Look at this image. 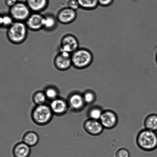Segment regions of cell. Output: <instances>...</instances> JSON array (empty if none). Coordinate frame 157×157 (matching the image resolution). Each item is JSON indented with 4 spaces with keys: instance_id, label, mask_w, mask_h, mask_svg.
<instances>
[{
    "instance_id": "cell-1",
    "label": "cell",
    "mask_w": 157,
    "mask_h": 157,
    "mask_svg": "<svg viewBox=\"0 0 157 157\" xmlns=\"http://www.w3.org/2000/svg\"><path fill=\"white\" fill-rule=\"evenodd\" d=\"M94 55L91 51L86 48H79L71 54L72 66L77 70H84L93 63Z\"/></svg>"
},
{
    "instance_id": "cell-2",
    "label": "cell",
    "mask_w": 157,
    "mask_h": 157,
    "mask_svg": "<svg viewBox=\"0 0 157 157\" xmlns=\"http://www.w3.org/2000/svg\"><path fill=\"white\" fill-rule=\"evenodd\" d=\"M136 143L138 147L144 151H153L157 148V133L148 129H142L137 135Z\"/></svg>"
},
{
    "instance_id": "cell-3",
    "label": "cell",
    "mask_w": 157,
    "mask_h": 157,
    "mask_svg": "<svg viewBox=\"0 0 157 157\" xmlns=\"http://www.w3.org/2000/svg\"><path fill=\"white\" fill-rule=\"evenodd\" d=\"M28 30L25 22L15 21L7 29V39L14 44H22L27 39Z\"/></svg>"
},
{
    "instance_id": "cell-4",
    "label": "cell",
    "mask_w": 157,
    "mask_h": 157,
    "mask_svg": "<svg viewBox=\"0 0 157 157\" xmlns=\"http://www.w3.org/2000/svg\"><path fill=\"white\" fill-rule=\"evenodd\" d=\"M53 113L49 106L44 104L38 105L32 112V118L36 124L44 125L52 120Z\"/></svg>"
},
{
    "instance_id": "cell-5",
    "label": "cell",
    "mask_w": 157,
    "mask_h": 157,
    "mask_svg": "<svg viewBox=\"0 0 157 157\" xmlns=\"http://www.w3.org/2000/svg\"><path fill=\"white\" fill-rule=\"evenodd\" d=\"M32 12L27 3L18 2L9 8V13L14 21L25 22Z\"/></svg>"
},
{
    "instance_id": "cell-6",
    "label": "cell",
    "mask_w": 157,
    "mask_h": 157,
    "mask_svg": "<svg viewBox=\"0 0 157 157\" xmlns=\"http://www.w3.org/2000/svg\"><path fill=\"white\" fill-rule=\"evenodd\" d=\"M79 48V43L77 38L71 34L64 35L60 41V51L67 52L71 54Z\"/></svg>"
},
{
    "instance_id": "cell-7",
    "label": "cell",
    "mask_w": 157,
    "mask_h": 157,
    "mask_svg": "<svg viewBox=\"0 0 157 157\" xmlns=\"http://www.w3.org/2000/svg\"><path fill=\"white\" fill-rule=\"evenodd\" d=\"M55 68L59 71H66L72 66L71 54L60 51L55 56L53 60Z\"/></svg>"
},
{
    "instance_id": "cell-8",
    "label": "cell",
    "mask_w": 157,
    "mask_h": 157,
    "mask_svg": "<svg viewBox=\"0 0 157 157\" xmlns=\"http://www.w3.org/2000/svg\"><path fill=\"white\" fill-rule=\"evenodd\" d=\"M104 129L110 130L116 127L118 121L117 115L113 111L104 110L99 120Z\"/></svg>"
},
{
    "instance_id": "cell-9",
    "label": "cell",
    "mask_w": 157,
    "mask_h": 157,
    "mask_svg": "<svg viewBox=\"0 0 157 157\" xmlns=\"http://www.w3.org/2000/svg\"><path fill=\"white\" fill-rule=\"evenodd\" d=\"M44 15L40 13L33 12L25 21L29 30L37 32L43 29Z\"/></svg>"
},
{
    "instance_id": "cell-10",
    "label": "cell",
    "mask_w": 157,
    "mask_h": 157,
    "mask_svg": "<svg viewBox=\"0 0 157 157\" xmlns=\"http://www.w3.org/2000/svg\"><path fill=\"white\" fill-rule=\"evenodd\" d=\"M77 17L76 11L67 7L61 9L57 13L56 17L58 22L67 25L73 22L76 19Z\"/></svg>"
},
{
    "instance_id": "cell-11",
    "label": "cell",
    "mask_w": 157,
    "mask_h": 157,
    "mask_svg": "<svg viewBox=\"0 0 157 157\" xmlns=\"http://www.w3.org/2000/svg\"><path fill=\"white\" fill-rule=\"evenodd\" d=\"M84 128L89 135L98 136L102 133L104 129L100 121L89 118L84 123Z\"/></svg>"
},
{
    "instance_id": "cell-12",
    "label": "cell",
    "mask_w": 157,
    "mask_h": 157,
    "mask_svg": "<svg viewBox=\"0 0 157 157\" xmlns=\"http://www.w3.org/2000/svg\"><path fill=\"white\" fill-rule=\"evenodd\" d=\"M53 113L61 115L65 113L68 109V104L67 101L61 98H56L52 101L50 106Z\"/></svg>"
},
{
    "instance_id": "cell-13",
    "label": "cell",
    "mask_w": 157,
    "mask_h": 157,
    "mask_svg": "<svg viewBox=\"0 0 157 157\" xmlns=\"http://www.w3.org/2000/svg\"><path fill=\"white\" fill-rule=\"evenodd\" d=\"M26 3L32 12L40 13L48 7L49 0H26Z\"/></svg>"
},
{
    "instance_id": "cell-14",
    "label": "cell",
    "mask_w": 157,
    "mask_h": 157,
    "mask_svg": "<svg viewBox=\"0 0 157 157\" xmlns=\"http://www.w3.org/2000/svg\"><path fill=\"white\" fill-rule=\"evenodd\" d=\"M69 104L74 110L78 111L82 110L86 105L83 95L78 93L71 95L69 99Z\"/></svg>"
},
{
    "instance_id": "cell-15",
    "label": "cell",
    "mask_w": 157,
    "mask_h": 157,
    "mask_svg": "<svg viewBox=\"0 0 157 157\" xmlns=\"http://www.w3.org/2000/svg\"><path fill=\"white\" fill-rule=\"evenodd\" d=\"M30 147L24 142L20 143L14 147V157H29L30 154Z\"/></svg>"
},
{
    "instance_id": "cell-16",
    "label": "cell",
    "mask_w": 157,
    "mask_h": 157,
    "mask_svg": "<svg viewBox=\"0 0 157 157\" xmlns=\"http://www.w3.org/2000/svg\"><path fill=\"white\" fill-rule=\"evenodd\" d=\"M44 15L43 29L48 32H52L55 30L58 25L56 17L50 13Z\"/></svg>"
},
{
    "instance_id": "cell-17",
    "label": "cell",
    "mask_w": 157,
    "mask_h": 157,
    "mask_svg": "<svg viewBox=\"0 0 157 157\" xmlns=\"http://www.w3.org/2000/svg\"><path fill=\"white\" fill-rule=\"evenodd\" d=\"M144 128L156 132L157 131V114L151 113L147 115L144 121Z\"/></svg>"
},
{
    "instance_id": "cell-18",
    "label": "cell",
    "mask_w": 157,
    "mask_h": 157,
    "mask_svg": "<svg viewBox=\"0 0 157 157\" xmlns=\"http://www.w3.org/2000/svg\"><path fill=\"white\" fill-rule=\"evenodd\" d=\"M80 8L86 11L95 10L98 7V0H78Z\"/></svg>"
},
{
    "instance_id": "cell-19",
    "label": "cell",
    "mask_w": 157,
    "mask_h": 157,
    "mask_svg": "<svg viewBox=\"0 0 157 157\" xmlns=\"http://www.w3.org/2000/svg\"><path fill=\"white\" fill-rule=\"evenodd\" d=\"M23 142L25 143L29 147H32L36 145L39 140L37 134L33 132H27L24 135L23 139Z\"/></svg>"
},
{
    "instance_id": "cell-20",
    "label": "cell",
    "mask_w": 157,
    "mask_h": 157,
    "mask_svg": "<svg viewBox=\"0 0 157 157\" xmlns=\"http://www.w3.org/2000/svg\"><path fill=\"white\" fill-rule=\"evenodd\" d=\"M104 110L102 108L99 106H93L88 112L87 115L89 118L99 121Z\"/></svg>"
},
{
    "instance_id": "cell-21",
    "label": "cell",
    "mask_w": 157,
    "mask_h": 157,
    "mask_svg": "<svg viewBox=\"0 0 157 157\" xmlns=\"http://www.w3.org/2000/svg\"><path fill=\"white\" fill-rule=\"evenodd\" d=\"M13 18L9 13L1 14L0 18L1 27L3 29H8L14 22Z\"/></svg>"
},
{
    "instance_id": "cell-22",
    "label": "cell",
    "mask_w": 157,
    "mask_h": 157,
    "mask_svg": "<svg viewBox=\"0 0 157 157\" xmlns=\"http://www.w3.org/2000/svg\"><path fill=\"white\" fill-rule=\"evenodd\" d=\"M83 97L86 105H90L93 104L96 101L97 96L96 94L92 90L86 91L83 94Z\"/></svg>"
},
{
    "instance_id": "cell-23",
    "label": "cell",
    "mask_w": 157,
    "mask_h": 157,
    "mask_svg": "<svg viewBox=\"0 0 157 157\" xmlns=\"http://www.w3.org/2000/svg\"><path fill=\"white\" fill-rule=\"evenodd\" d=\"M47 99L44 92L41 91L36 92L33 96V101L37 105L44 104Z\"/></svg>"
},
{
    "instance_id": "cell-24",
    "label": "cell",
    "mask_w": 157,
    "mask_h": 157,
    "mask_svg": "<svg viewBox=\"0 0 157 157\" xmlns=\"http://www.w3.org/2000/svg\"><path fill=\"white\" fill-rule=\"evenodd\" d=\"M47 98L52 100L56 99L57 98L58 95V92L55 88L52 87H49L46 89L44 92Z\"/></svg>"
},
{
    "instance_id": "cell-25",
    "label": "cell",
    "mask_w": 157,
    "mask_h": 157,
    "mask_svg": "<svg viewBox=\"0 0 157 157\" xmlns=\"http://www.w3.org/2000/svg\"><path fill=\"white\" fill-rule=\"evenodd\" d=\"M130 155L129 151L124 148L118 149L115 154L116 157H130Z\"/></svg>"
},
{
    "instance_id": "cell-26",
    "label": "cell",
    "mask_w": 157,
    "mask_h": 157,
    "mask_svg": "<svg viewBox=\"0 0 157 157\" xmlns=\"http://www.w3.org/2000/svg\"><path fill=\"white\" fill-rule=\"evenodd\" d=\"M67 7L76 11L80 8L78 0H68L67 2Z\"/></svg>"
},
{
    "instance_id": "cell-27",
    "label": "cell",
    "mask_w": 157,
    "mask_h": 157,
    "mask_svg": "<svg viewBox=\"0 0 157 157\" xmlns=\"http://www.w3.org/2000/svg\"><path fill=\"white\" fill-rule=\"evenodd\" d=\"M114 0H98V5L103 7H108L112 6Z\"/></svg>"
},
{
    "instance_id": "cell-28",
    "label": "cell",
    "mask_w": 157,
    "mask_h": 157,
    "mask_svg": "<svg viewBox=\"0 0 157 157\" xmlns=\"http://www.w3.org/2000/svg\"><path fill=\"white\" fill-rule=\"evenodd\" d=\"M18 2V0H4L6 5L9 8L14 5Z\"/></svg>"
},
{
    "instance_id": "cell-29",
    "label": "cell",
    "mask_w": 157,
    "mask_h": 157,
    "mask_svg": "<svg viewBox=\"0 0 157 157\" xmlns=\"http://www.w3.org/2000/svg\"><path fill=\"white\" fill-rule=\"evenodd\" d=\"M155 61H156V63L157 64V50L156 51V53H155Z\"/></svg>"
}]
</instances>
